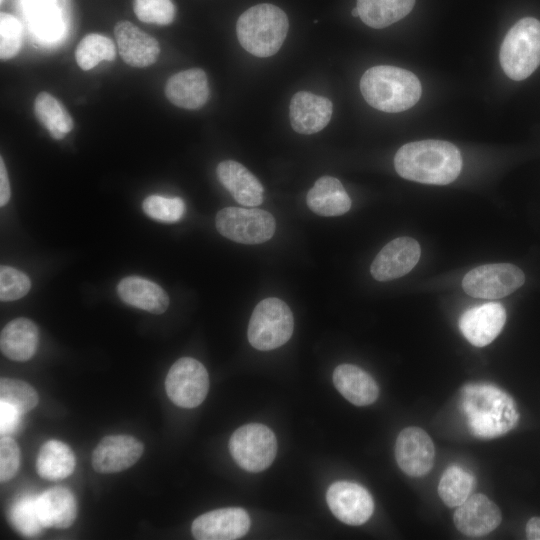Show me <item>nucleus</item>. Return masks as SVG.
Returning <instances> with one entry per match:
<instances>
[{
	"mask_svg": "<svg viewBox=\"0 0 540 540\" xmlns=\"http://www.w3.org/2000/svg\"><path fill=\"white\" fill-rule=\"evenodd\" d=\"M396 172L404 179L433 185H447L460 174L462 157L458 148L443 140L410 142L396 152Z\"/></svg>",
	"mask_w": 540,
	"mask_h": 540,
	"instance_id": "f257e3e1",
	"label": "nucleus"
},
{
	"mask_svg": "<svg viewBox=\"0 0 540 540\" xmlns=\"http://www.w3.org/2000/svg\"><path fill=\"white\" fill-rule=\"evenodd\" d=\"M10 183L4 160L0 158V206H4L10 199Z\"/></svg>",
	"mask_w": 540,
	"mask_h": 540,
	"instance_id": "a19ab883",
	"label": "nucleus"
},
{
	"mask_svg": "<svg viewBox=\"0 0 540 540\" xmlns=\"http://www.w3.org/2000/svg\"><path fill=\"white\" fill-rule=\"evenodd\" d=\"M116 56L114 42L98 33L86 35L78 44L75 58L78 66L84 70L94 68L103 60L113 61Z\"/></svg>",
	"mask_w": 540,
	"mask_h": 540,
	"instance_id": "2f4dec72",
	"label": "nucleus"
},
{
	"mask_svg": "<svg viewBox=\"0 0 540 540\" xmlns=\"http://www.w3.org/2000/svg\"><path fill=\"white\" fill-rule=\"evenodd\" d=\"M306 202L320 216H339L351 208V199L341 182L332 176H322L308 191Z\"/></svg>",
	"mask_w": 540,
	"mask_h": 540,
	"instance_id": "a878e982",
	"label": "nucleus"
},
{
	"mask_svg": "<svg viewBox=\"0 0 540 540\" xmlns=\"http://www.w3.org/2000/svg\"><path fill=\"white\" fill-rule=\"evenodd\" d=\"M169 399L182 408L200 405L209 390V376L204 365L191 357L178 359L165 379Z\"/></svg>",
	"mask_w": 540,
	"mask_h": 540,
	"instance_id": "9d476101",
	"label": "nucleus"
},
{
	"mask_svg": "<svg viewBox=\"0 0 540 540\" xmlns=\"http://www.w3.org/2000/svg\"><path fill=\"white\" fill-rule=\"evenodd\" d=\"M117 293L124 303L153 314H162L169 306L167 293L158 284L142 277L123 278Z\"/></svg>",
	"mask_w": 540,
	"mask_h": 540,
	"instance_id": "393cba45",
	"label": "nucleus"
},
{
	"mask_svg": "<svg viewBox=\"0 0 540 540\" xmlns=\"http://www.w3.org/2000/svg\"><path fill=\"white\" fill-rule=\"evenodd\" d=\"M332 112L333 105L328 98L299 91L291 99L289 118L292 128L297 133L310 135L327 126Z\"/></svg>",
	"mask_w": 540,
	"mask_h": 540,
	"instance_id": "a211bd4d",
	"label": "nucleus"
},
{
	"mask_svg": "<svg viewBox=\"0 0 540 540\" xmlns=\"http://www.w3.org/2000/svg\"><path fill=\"white\" fill-rule=\"evenodd\" d=\"M250 524L246 510L228 507L200 515L193 521L191 531L198 540H234L244 536Z\"/></svg>",
	"mask_w": 540,
	"mask_h": 540,
	"instance_id": "ddd939ff",
	"label": "nucleus"
},
{
	"mask_svg": "<svg viewBox=\"0 0 540 540\" xmlns=\"http://www.w3.org/2000/svg\"><path fill=\"white\" fill-rule=\"evenodd\" d=\"M505 321V308L490 302L466 310L460 317L459 328L472 345L484 347L499 335Z\"/></svg>",
	"mask_w": 540,
	"mask_h": 540,
	"instance_id": "f3484780",
	"label": "nucleus"
},
{
	"mask_svg": "<svg viewBox=\"0 0 540 540\" xmlns=\"http://www.w3.org/2000/svg\"><path fill=\"white\" fill-rule=\"evenodd\" d=\"M525 282L520 268L510 263H493L478 266L466 273L462 287L466 294L483 299L503 298Z\"/></svg>",
	"mask_w": 540,
	"mask_h": 540,
	"instance_id": "1a4fd4ad",
	"label": "nucleus"
},
{
	"mask_svg": "<svg viewBox=\"0 0 540 540\" xmlns=\"http://www.w3.org/2000/svg\"><path fill=\"white\" fill-rule=\"evenodd\" d=\"M36 390L25 381L14 378H1L0 401L6 402L22 414H25L38 404Z\"/></svg>",
	"mask_w": 540,
	"mask_h": 540,
	"instance_id": "72a5a7b5",
	"label": "nucleus"
},
{
	"mask_svg": "<svg viewBox=\"0 0 540 540\" xmlns=\"http://www.w3.org/2000/svg\"><path fill=\"white\" fill-rule=\"evenodd\" d=\"M421 254L419 243L411 237L395 238L373 260L370 272L377 281H390L409 273Z\"/></svg>",
	"mask_w": 540,
	"mask_h": 540,
	"instance_id": "4468645a",
	"label": "nucleus"
},
{
	"mask_svg": "<svg viewBox=\"0 0 540 540\" xmlns=\"http://www.w3.org/2000/svg\"><path fill=\"white\" fill-rule=\"evenodd\" d=\"M229 451L235 462L244 470L261 472L274 461L277 440L267 426L250 423L239 427L231 435Z\"/></svg>",
	"mask_w": 540,
	"mask_h": 540,
	"instance_id": "6e6552de",
	"label": "nucleus"
},
{
	"mask_svg": "<svg viewBox=\"0 0 540 540\" xmlns=\"http://www.w3.org/2000/svg\"><path fill=\"white\" fill-rule=\"evenodd\" d=\"M289 21L279 7L262 3L244 11L236 23L241 46L256 57H270L277 53L286 39Z\"/></svg>",
	"mask_w": 540,
	"mask_h": 540,
	"instance_id": "20e7f679",
	"label": "nucleus"
},
{
	"mask_svg": "<svg viewBox=\"0 0 540 540\" xmlns=\"http://www.w3.org/2000/svg\"><path fill=\"white\" fill-rule=\"evenodd\" d=\"M133 10L137 18L145 23L168 25L175 17L171 0H134Z\"/></svg>",
	"mask_w": 540,
	"mask_h": 540,
	"instance_id": "c9c22d12",
	"label": "nucleus"
},
{
	"mask_svg": "<svg viewBox=\"0 0 540 540\" xmlns=\"http://www.w3.org/2000/svg\"><path fill=\"white\" fill-rule=\"evenodd\" d=\"M326 501L337 519L352 526L364 524L374 511L371 494L354 482L337 481L331 484Z\"/></svg>",
	"mask_w": 540,
	"mask_h": 540,
	"instance_id": "9b49d317",
	"label": "nucleus"
},
{
	"mask_svg": "<svg viewBox=\"0 0 540 540\" xmlns=\"http://www.w3.org/2000/svg\"><path fill=\"white\" fill-rule=\"evenodd\" d=\"M473 476L460 466L448 467L441 476L438 494L448 507L461 505L471 494Z\"/></svg>",
	"mask_w": 540,
	"mask_h": 540,
	"instance_id": "7c9ffc66",
	"label": "nucleus"
},
{
	"mask_svg": "<svg viewBox=\"0 0 540 540\" xmlns=\"http://www.w3.org/2000/svg\"><path fill=\"white\" fill-rule=\"evenodd\" d=\"M76 465L72 449L58 440L45 442L38 453L36 470L46 480H62L70 476Z\"/></svg>",
	"mask_w": 540,
	"mask_h": 540,
	"instance_id": "cd10ccee",
	"label": "nucleus"
},
{
	"mask_svg": "<svg viewBox=\"0 0 540 540\" xmlns=\"http://www.w3.org/2000/svg\"><path fill=\"white\" fill-rule=\"evenodd\" d=\"M38 346V328L27 318H16L1 330L0 348L3 355L14 361H27Z\"/></svg>",
	"mask_w": 540,
	"mask_h": 540,
	"instance_id": "bb28decb",
	"label": "nucleus"
},
{
	"mask_svg": "<svg viewBox=\"0 0 540 540\" xmlns=\"http://www.w3.org/2000/svg\"><path fill=\"white\" fill-rule=\"evenodd\" d=\"M9 520L12 526L26 537H34L44 528L38 515L36 498L30 495L18 498L11 505Z\"/></svg>",
	"mask_w": 540,
	"mask_h": 540,
	"instance_id": "473e14b6",
	"label": "nucleus"
},
{
	"mask_svg": "<svg viewBox=\"0 0 540 540\" xmlns=\"http://www.w3.org/2000/svg\"><path fill=\"white\" fill-rule=\"evenodd\" d=\"M209 94L206 73L199 68L180 71L172 75L165 85L168 100L183 109L201 108L207 102Z\"/></svg>",
	"mask_w": 540,
	"mask_h": 540,
	"instance_id": "412c9836",
	"label": "nucleus"
},
{
	"mask_svg": "<svg viewBox=\"0 0 540 540\" xmlns=\"http://www.w3.org/2000/svg\"><path fill=\"white\" fill-rule=\"evenodd\" d=\"M38 121L56 140L63 139L73 128L74 122L62 103L48 92H40L34 101Z\"/></svg>",
	"mask_w": 540,
	"mask_h": 540,
	"instance_id": "c756f323",
	"label": "nucleus"
},
{
	"mask_svg": "<svg viewBox=\"0 0 540 540\" xmlns=\"http://www.w3.org/2000/svg\"><path fill=\"white\" fill-rule=\"evenodd\" d=\"M454 524L464 535L481 537L495 530L502 521L499 507L484 494L469 496L454 512Z\"/></svg>",
	"mask_w": 540,
	"mask_h": 540,
	"instance_id": "dca6fc26",
	"label": "nucleus"
},
{
	"mask_svg": "<svg viewBox=\"0 0 540 540\" xmlns=\"http://www.w3.org/2000/svg\"><path fill=\"white\" fill-rule=\"evenodd\" d=\"M293 330L294 319L289 306L279 298L270 297L254 308L247 333L255 349L269 351L284 345Z\"/></svg>",
	"mask_w": 540,
	"mask_h": 540,
	"instance_id": "423d86ee",
	"label": "nucleus"
},
{
	"mask_svg": "<svg viewBox=\"0 0 540 540\" xmlns=\"http://www.w3.org/2000/svg\"><path fill=\"white\" fill-rule=\"evenodd\" d=\"M216 173L220 183L240 205L254 207L263 202L262 184L241 163L234 160L222 161Z\"/></svg>",
	"mask_w": 540,
	"mask_h": 540,
	"instance_id": "4be33fe9",
	"label": "nucleus"
},
{
	"mask_svg": "<svg viewBox=\"0 0 540 540\" xmlns=\"http://www.w3.org/2000/svg\"><path fill=\"white\" fill-rule=\"evenodd\" d=\"M31 288L29 277L13 267L2 265L0 268V299L14 301L25 296Z\"/></svg>",
	"mask_w": 540,
	"mask_h": 540,
	"instance_id": "e433bc0d",
	"label": "nucleus"
},
{
	"mask_svg": "<svg viewBox=\"0 0 540 540\" xmlns=\"http://www.w3.org/2000/svg\"><path fill=\"white\" fill-rule=\"evenodd\" d=\"M71 0H26L27 19L39 38L58 40L66 31Z\"/></svg>",
	"mask_w": 540,
	"mask_h": 540,
	"instance_id": "6ab92c4d",
	"label": "nucleus"
},
{
	"mask_svg": "<svg viewBox=\"0 0 540 540\" xmlns=\"http://www.w3.org/2000/svg\"><path fill=\"white\" fill-rule=\"evenodd\" d=\"M142 209L150 218L161 222L174 223L183 217L185 204L179 197L150 195L143 200Z\"/></svg>",
	"mask_w": 540,
	"mask_h": 540,
	"instance_id": "f704fd0d",
	"label": "nucleus"
},
{
	"mask_svg": "<svg viewBox=\"0 0 540 540\" xmlns=\"http://www.w3.org/2000/svg\"><path fill=\"white\" fill-rule=\"evenodd\" d=\"M144 446L130 435H108L102 438L92 453V466L98 473H117L134 465Z\"/></svg>",
	"mask_w": 540,
	"mask_h": 540,
	"instance_id": "2eb2a0df",
	"label": "nucleus"
},
{
	"mask_svg": "<svg viewBox=\"0 0 540 540\" xmlns=\"http://www.w3.org/2000/svg\"><path fill=\"white\" fill-rule=\"evenodd\" d=\"M461 408L470 432L481 439L500 437L512 430L519 420L512 397L491 384L465 386Z\"/></svg>",
	"mask_w": 540,
	"mask_h": 540,
	"instance_id": "f03ea898",
	"label": "nucleus"
},
{
	"mask_svg": "<svg viewBox=\"0 0 540 540\" xmlns=\"http://www.w3.org/2000/svg\"><path fill=\"white\" fill-rule=\"evenodd\" d=\"M526 537L529 540H540V517H532L526 525Z\"/></svg>",
	"mask_w": 540,
	"mask_h": 540,
	"instance_id": "79ce46f5",
	"label": "nucleus"
},
{
	"mask_svg": "<svg viewBox=\"0 0 540 540\" xmlns=\"http://www.w3.org/2000/svg\"><path fill=\"white\" fill-rule=\"evenodd\" d=\"M395 458L405 474L411 477L426 475L432 469L435 458L431 437L419 427L404 428L395 443Z\"/></svg>",
	"mask_w": 540,
	"mask_h": 540,
	"instance_id": "f8f14e48",
	"label": "nucleus"
},
{
	"mask_svg": "<svg viewBox=\"0 0 540 540\" xmlns=\"http://www.w3.org/2000/svg\"><path fill=\"white\" fill-rule=\"evenodd\" d=\"M360 91L373 108L398 113L418 102L422 87L412 72L395 66L379 65L369 68L362 75Z\"/></svg>",
	"mask_w": 540,
	"mask_h": 540,
	"instance_id": "7ed1b4c3",
	"label": "nucleus"
},
{
	"mask_svg": "<svg viewBox=\"0 0 540 540\" xmlns=\"http://www.w3.org/2000/svg\"><path fill=\"white\" fill-rule=\"evenodd\" d=\"M504 73L515 81L529 77L540 65V21L525 17L507 32L500 48Z\"/></svg>",
	"mask_w": 540,
	"mask_h": 540,
	"instance_id": "39448f33",
	"label": "nucleus"
},
{
	"mask_svg": "<svg viewBox=\"0 0 540 540\" xmlns=\"http://www.w3.org/2000/svg\"><path fill=\"white\" fill-rule=\"evenodd\" d=\"M23 414L12 405L0 401L1 436H9L18 428Z\"/></svg>",
	"mask_w": 540,
	"mask_h": 540,
	"instance_id": "ea45409f",
	"label": "nucleus"
},
{
	"mask_svg": "<svg viewBox=\"0 0 540 540\" xmlns=\"http://www.w3.org/2000/svg\"><path fill=\"white\" fill-rule=\"evenodd\" d=\"M38 515L44 528H68L77 517V502L64 487H53L36 498Z\"/></svg>",
	"mask_w": 540,
	"mask_h": 540,
	"instance_id": "b1692460",
	"label": "nucleus"
},
{
	"mask_svg": "<svg viewBox=\"0 0 540 540\" xmlns=\"http://www.w3.org/2000/svg\"><path fill=\"white\" fill-rule=\"evenodd\" d=\"M2 1H3V0H1V2H2Z\"/></svg>",
	"mask_w": 540,
	"mask_h": 540,
	"instance_id": "c03bdc74",
	"label": "nucleus"
},
{
	"mask_svg": "<svg viewBox=\"0 0 540 540\" xmlns=\"http://www.w3.org/2000/svg\"><path fill=\"white\" fill-rule=\"evenodd\" d=\"M215 225L224 237L247 245L268 241L276 229L273 215L254 207H225L217 213Z\"/></svg>",
	"mask_w": 540,
	"mask_h": 540,
	"instance_id": "0eeeda50",
	"label": "nucleus"
},
{
	"mask_svg": "<svg viewBox=\"0 0 540 540\" xmlns=\"http://www.w3.org/2000/svg\"><path fill=\"white\" fill-rule=\"evenodd\" d=\"M351 14L353 17H359V11L357 9V7H355L352 11H351Z\"/></svg>",
	"mask_w": 540,
	"mask_h": 540,
	"instance_id": "37998d69",
	"label": "nucleus"
},
{
	"mask_svg": "<svg viewBox=\"0 0 540 540\" xmlns=\"http://www.w3.org/2000/svg\"><path fill=\"white\" fill-rule=\"evenodd\" d=\"M20 467V449L10 436L0 439V480L2 483L11 480Z\"/></svg>",
	"mask_w": 540,
	"mask_h": 540,
	"instance_id": "58836bf2",
	"label": "nucleus"
},
{
	"mask_svg": "<svg viewBox=\"0 0 540 540\" xmlns=\"http://www.w3.org/2000/svg\"><path fill=\"white\" fill-rule=\"evenodd\" d=\"M416 0H357L360 19L369 27L380 29L407 16Z\"/></svg>",
	"mask_w": 540,
	"mask_h": 540,
	"instance_id": "c85d7f7f",
	"label": "nucleus"
},
{
	"mask_svg": "<svg viewBox=\"0 0 540 540\" xmlns=\"http://www.w3.org/2000/svg\"><path fill=\"white\" fill-rule=\"evenodd\" d=\"M114 34L121 58L130 66L143 68L152 65L160 53L158 41L129 21H119Z\"/></svg>",
	"mask_w": 540,
	"mask_h": 540,
	"instance_id": "aec40b11",
	"label": "nucleus"
},
{
	"mask_svg": "<svg viewBox=\"0 0 540 540\" xmlns=\"http://www.w3.org/2000/svg\"><path fill=\"white\" fill-rule=\"evenodd\" d=\"M333 383L341 395L356 406L370 405L379 396L375 380L353 364L338 365L333 372Z\"/></svg>",
	"mask_w": 540,
	"mask_h": 540,
	"instance_id": "5701e85b",
	"label": "nucleus"
},
{
	"mask_svg": "<svg viewBox=\"0 0 540 540\" xmlns=\"http://www.w3.org/2000/svg\"><path fill=\"white\" fill-rule=\"evenodd\" d=\"M21 25L16 17L0 13V58L8 60L16 56L21 48Z\"/></svg>",
	"mask_w": 540,
	"mask_h": 540,
	"instance_id": "4c0bfd02",
	"label": "nucleus"
}]
</instances>
